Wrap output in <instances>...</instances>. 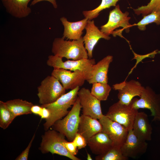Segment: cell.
I'll return each instance as SVG.
<instances>
[{"label":"cell","mask_w":160,"mask_h":160,"mask_svg":"<svg viewBox=\"0 0 160 160\" xmlns=\"http://www.w3.org/2000/svg\"><path fill=\"white\" fill-rule=\"evenodd\" d=\"M5 102L8 108L16 117L32 113L31 109L33 104L31 102L17 99Z\"/></svg>","instance_id":"22"},{"label":"cell","mask_w":160,"mask_h":160,"mask_svg":"<svg viewBox=\"0 0 160 160\" xmlns=\"http://www.w3.org/2000/svg\"><path fill=\"white\" fill-rule=\"evenodd\" d=\"M88 20L85 18L80 21L71 22L64 17L60 18V20L64 27L62 37L70 40L80 39L82 37L83 31L85 28Z\"/></svg>","instance_id":"21"},{"label":"cell","mask_w":160,"mask_h":160,"mask_svg":"<svg viewBox=\"0 0 160 160\" xmlns=\"http://www.w3.org/2000/svg\"><path fill=\"white\" fill-rule=\"evenodd\" d=\"M87 144L92 152L97 155L105 153L114 146L113 141L108 135L102 132L89 139L87 141Z\"/></svg>","instance_id":"19"},{"label":"cell","mask_w":160,"mask_h":160,"mask_svg":"<svg viewBox=\"0 0 160 160\" xmlns=\"http://www.w3.org/2000/svg\"><path fill=\"white\" fill-rule=\"evenodd\" d=\"M51 75L60 82L66 89H73L80 87L90 77L88 74L82 71H71L61 68H54Z\"/></svg>","instance_id":"9"},{"label":"cell","mask_w":160,"mask_h":160,"mask_svg":"<svg viewBox=\"0 0 160 160\" xmlns=\"http://www.w3.org/2000/svg\"><path fill=\"white\" fill-rule=\"evenodd\" d=\"M137 23L132 25H137L140 31H144L146 29V26L149 24L155 23L157 25H160V12L153 11L150 14L144 16Z\"/></svg>","instance_id":"27"},{"label":"cell","mask_w":160,"mask_h":160,"mask_svg":"<svg viewBox=\"0 0 160 160\" xmlns=\"http://www.w3.org/2000/svg\"><path fill=\"white\" fill-rule=\"evenodd\" d=\"M113 60V56L108 55L94 64L92 67L91 76L87 80V82L90 84L97 82L108 83V69Z\"/></svg>","instance_id":"17"},{"label":"cell","mask_w":160,"mask_h":160,"mask_svg":"<svg viewBox=\"0 0 160 160\" xmlns=\"http://www.w3.org/2000/svg\"><path fill=\"white\" fill-rule=\"evenodd\" d=\"M99 120L102 125V132L108 135L114 146L121 148L126 140L128 129L123 125L111 120L105 115Z\"/></svg>","instance_id":"10"},{"label":"cell","mask_w":160,"mask_h":160,"mask_svg":"<svg viewBox=\"0 0 160 160\" xmlns=\"http://www.w3.org/2000/svg\"><path fill=\"white\" fill-rule=\"evenodd\" d=\"M138 112L137 110L133 107L131 103L127 105L118 101L110 107L105 115L111 120L123 125L129 130L132 129Z\"/></svg>","instance_id":"6"},{"label":"cell","mask_w":160,"mask_h":160,"mask_svg":"<svg viewBox=\"0 0 160 160\" xmlns=\"http://www.w3.org/2000/svg\"><path fill=\"white\" fill-rule=\"evenodd\" d=\"M129 12L123 13L120 9L119 4L109 12L108 22L100 27V31L105 35L109 36L113 33L114 30L119 27L123 28L126 32H128L129 28L133 26L129 23L131 17L128 16Z\"/></svg>","instance_id":"11"},{"label":"cell","mask_w":160,"mask_h":160,"mask_svg":"<svg viewBox=\"0 0 160 160\" xmlns=\"http://www.w3.org/2000/svg\"><path fill=\"white\" fill-rule=\"evenodd\" d=\"M133 9L136 14L138 15H142L143 16L153 11L160 12V0H151L147 5L142 6Z\"/></svg>","instance_id":"28"},{"label":"cell","mask_w":160,"mask_h":160,"mask_svg":"<svg viewBox=\"0 0 160 160\" xmlns=\"http://www.w3.org/2000/svg\"><path fill=\"white\" fill-rule=\"evenodd\" d=\"M130 47L134 55V57L132 60L135 59L136 61L134 66L131 69L129 72L128 76L132 73L134 69L135 68L138 64L143 59L147 57L153 58L155 55L159 52V51L156 50L145 55H140L136 54L133 51L131 47Z\"/></svg>","instance_id":"29"},{"label":"cell","mask_w":160,"mask_h":160,"mask_svg":"<svg viewBox=\"0 0 160 160\" xmlns=\"http://www.w3.org/2000/svg\"><path fill=\"white\" fill-rule=\"evenodd\" d=\"M43 108L41 106L33 105L31 108V111L32 113L40 116L42 113Z\"/></svg>","instance_id":"33"},{"label":"cell","mask_w":160,"mask_h":160,"mask_svg":"<svg viewBox=\"0 0 160 160\" xmlns=\"http://www.w3.org/2000/svg\"><path fill=\"white\" fill-rule=\"evenodd\" d=\"M102 125L99 120L82 114L80 116L78 133L87 141L97 133L102 131Z\"/></svg>","instance_id":"18"},{"label":"cell","mask_w":160,"mask_h":160,"mask_svg":"<svg viewBox=\"0 0 160 160\" xmlns=\"http://www.w3.org/2000/svg\"><path fill=\"white\" fill-rule=\"evenodd\" d=\"M132 130L135 135L140 140L146 141L151 140L152 128L145 113L138 112L134 121Z\"/></svg>","instance_id":"16"},{"label":"cell","mask_w":160,"mask_h":160,"mask_svg":"<svg viewBox=\"0 0 160 160\" xmlns=\"http://www.w3.org/2000/svg\"><path fill=\"white\" fill-rule=\"evenodd\" d=\"M95 159L96 160H127L128 158L123 155L121 148L114 145L105 153L96 156Z\"/></svg>","instance_id":"26"},{"label":"cell","mask_w":160,"mask_h":160,"mask_svg":"<svg viewBox=\"0 0 160 160\" xmlns=\"http://www.w3.org/2000/svg\"><path fill=\"white\" fill-rule=\"evenodd\" d=\"M79 87L71 90L67 93L61 96L55 102L52 103L41 105L47 108L49 111L50 115L46 119L44 124V129L45 131L49 129L55 123L62 119L69 113L68 109L73 105L78 97V93Z\"/></svg>","instance_id":"1"},{"label":"cell","mask_w":160,"mask_h":160,"mask_svg":"<svg viewBox=\"0 0 160 160\" xmlns=\"http://www.w3.org/2000/svg\"><path fill=\"white\" fill-rule=\"evenodd\" d=\"M52 52L54 55L68 59L78 60L89 58L82 37L72 41L65 40L63 37L56 38L52 43Z\"/></svg>","instance_id":"2"},{"label":"cell","mask_w":160,"mask_h":160,"mask_svg":"<svg viewBox=\"0 0 160 160\" xmlns=\"http://www.w3.org/2000/svg\"><path fill=\"white\" fill-rule=\"evenodd\" d=\"M131 103L136 109L149 110L153 117V121H160V95L156 94L150 87H145L140 98H133Z\"/></svg>","instance_id":"7"},{"label":"cell","mask_w":160,"mask_h":160,"mask_svg":"<svg viewBox=\"0 0 160 160\" xmlns=\"http://www.w3.org/2000/svg\"><path fill=\"white\" fill-rule=\"evenodd\" d=\"M46 1L50 2L52 4L54 7L57 8V4L56 0H33L31 3V5H33L41 1Z\"/></svg>","instance_id":"34"},{"label":"cell","mask_w":160,"mask_h":160,"mask_svg":"<svg viewBox=\"0 0 160 160\" xmlns=\"http://www.w3.org/2000/svg\"><path fill=\"white\" fill-rule=\"evenodd\" d=\"M92 84L91 94L100 101L106 100L111 89L110 86L108 83L97 82Z\"/></svg>","instance_id":"23"},{"label":"cell","mask_w":160,"mask_h":160,"mask_svg":"<svg viewBox=\"0 0 160 160\" xmlns=\"http://www.w3.org/2000/svg\"><path fill=\"white\" fill-rule=\"evenodd\" d=\"M47 64L54 68H61L73 71H82L89 74L90 77L92 67L95 64V62L94 59L92 58L78 60H68L64 62L62 58L54 55L48 56Z\"/></svg>","instance_id":"8"},{"label":"cell","mask_w":160,"mask_h":160,"mask_svg":"<svg viewBox=\"0 0 160 160\" xmlns=\"http://www.w3.org/2000/svg\"><path fill=\"white\" fill-rule=\"evenodd\" d=\"M113 88L119 92V101L122 103L128 105L135 97H140L145 87L138 81L131 80L129 81L125 80L114 84Z\"/></svg>","instance_id":"13"},{"label":"cell","mask_w":160,"mask_h":160,"mask_svg":"<svg viewBox=\"0 0 160 160\" xmlns=\"http://www.w3.org/2000/svg\"><path fill=\"white\" fill-rule=\"evenodd\" d=\"M78 97L82 108V114L98 119L103 116L100 101L92 95L88 89L83 87L79 90Z\"/></svg>","instance_id":"12"},{"label":"cell","mask_w":160,"mask_h":160,"mask_svg":"<svg viewBox=\"0 0 160 160\" xmlns=\"http://www.w3.org/2000/svg\"><path fill=\"white\" fill-rule=\"evenodd\" d=\"M120 0H102L100 5L95 9L90 10L84 11L82 12L85 18L91 20L97 17L99 13L103 10L109 8L112 6H116L117 3Z\"/></svg>","instance_id":"24"},{"label":"cell","mask_w":160,"mask_h":160,"mask_svg":"<svg viewBox=\"0 0 160 160\" xmlns=\"http://www.w3.org/2000/svg\"><path fill=\"white\" fill-rule=\"evenodd\" d=\"M1 0L6 11L15 17L25 18L31 12V9L28 6L31 0Z\"/></svg>","instance_id":"20"},{"label":"cell","mask_w":160,"mask_h":160,"mask_svg":"<svg viewBox=\"0 0 160 160\" xmlns=\"http://www.w3.org/2000/svg\"><path fill=\"white\" fill-rule=\"evenodd\" d=\"M87 159L88 160H92L91 155L90 154H89L88 153H87Z\"/></svg>","instance_id":"35"},{"label":"cell","mask_w":160,"mask_h":160,"mask_svg":"<svg viewBox=\"0 0 160 160\" xmlns=\"http://www.w3.org/2000/svg\"><path fill=\"white\" fill-rule=\"evenodd\" d=\"M85 29L86 33L83 37L84 46L89 57L91 59L93 49L99 39L103 38L109 40L111 37L100 30L95 25L93 20H88Z\"/></svg>","instance_id":"15"},{"label":"cell","mask_w":160,"mask_h":160,"mask_svg":"<svg viewBox=\"0 0 160 160\" xmlns=\"http://www.w3.org/2000/svg\"><path fill=\"white\" fill-rule=\"evenodd\" d=\"M73 141L78 149H81L84 148L87 145V141L85 138L78 132L76 134Z\"/></svg>","instance_id":"30"},{"label":"cell","mask_w":160,"mask_h":160,"mask_svg":"<svg viewBox=\"0 0 160 160\" xmlns=\"http://www.w3.org/2000/svg\"><path fill=\"white\" fill-rule=\"evenodd\" d=\"M15 117L5 102L0 101V127L4 129H7Z\"/></svg>","instance_id":"25"},{"label":"cell","mask_w":160,"mask_h":160,"mask_svg":"<svg viewBox=\"0 0 160 160\" xmlns=\"http://www.w3.org/2000/svg\"><path fill=\"white\" fill-rule=\"evenodd\" d=\"M81 108L78 97L71 110L63 119L55 123L53 129L63 135L70 141H73L78 132Z\"/></svg>","instance_id":"4"},{"label":"cell","mask_w":160,"mask_h":160,"mask_svg":"<svg viewBox=\"0 0 160 160\" xmlns=\"http://www.w3.org/2000/svg\"><path fill=\"white\" fill-rule=\"evenodd\" d=\"M148 148L146 141L142 140L134 134L132 129L129 130L126 140L121 148L123 155L129 158H135L145 153Z\"/></svg>","instance_id":"14"},{"label":"cell","mask_w":160,"mask_h":160,"mask_svg":"<svg viewBox=\"0 0 160 160\" xmlns=\"http://www.w3.org/2000/svg\"><path fill=\"white\" fill-rule=\"evenodd\" d=\"M41 137L39 149L42 153L50 152L66 156L72 160H81L71 154L66 148L63 144L66 141L65 137L61 133L54 129H49L46 131Z\"/></svg>","instance_id":"3"},{"label":"cell","mask_w":160,"mask_h":160,"mask_svg":"<svg viewBox=\"0 0 160 160\" xmlns=\"http://www.w3.org/2000/svg\"><path fill=\"white\" fill-rule=\"evenodd\" d=\"M35 133L33 136L31 140L26 148L15 159V160H27L30 148L31 146L33 141L34 139Z\"/></svg>","instance_id":"31"},{"label":"cell","mask_w":160,"mask_h":160,"mask_svg":"<svg viewBox=\"0 0 160 160\" xmlns=\"http://www.w3.org/2000/svg\"><path fill=\"white\" fill-rule=\"evenodd\" d=\"M63 144L68 151L72 155L75 156L78 152V148L73 141L68 142L67 140Z\"/></svg>","instance_id":"32"},{"label":"cell","mask_w":160,"mask_h":160,"mask_svg":"<svg viewBox=\"0 0 160 160\" xmlns=\"http://www.w3.org/2000/svg\"><path fill=\"white\" fill-rule=\"evenodd\" d=\"M39 103L41 105L52 103L65 93L66 89L55 77L48 76L37 88Z\"/></svg>","instance_id":"5"}]
</instances>
